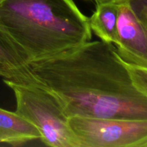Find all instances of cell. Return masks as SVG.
<instances>
[{
  "mask_svg": "<svg viewBox=\"0 0 147 147\" xmlns=\"http://www.w3.org/2000/svg\"><path fill=\"white\" fill-rule=\"evenodd\" d=\"M126 65L134 86L147 96V68L127 63H126Z\"/></svg>",
  "mask_w": 147,
  "mask_h": 147,
  "instance_id": "cell-9",
  "label": "cell"
},
{
  "mask_svg": "<svg viewBox=\"0 0 147 147\" xmlns=\"http://www.w3.org/2000/svg\"><path fill=\"white\" fill-rule=\"evenodd\" d=\"M144 147H147V142H146V144H145Z\"/></svg>",
  "mask_w": 147,
  "mask_h": 147,
  "instance_id": "cell-13",
  "label": "cell"
},
{
  "mask_svg": "<svg viewBox=\"0 0 147 147\" xmlns=\"http://www.w3.org/2000/svg\"><path fill=\"white\" fill-rule=\"evenodd\" d=\"M27 67L68 118L147 119V96L134 86L112 43L88 41Z\"/></svg>",
  "mask_w": 147,
  "mask_h": 147,
  "instance_id": "cell-1",
  "label": "cell"
},
{
  "mask_svg": "<svg viewBox=\"0 0 147 147\" xmlns=\"http://www.w3.org/2000/svg\"><path fill=\"white\" fill-rule=\"evenodd\" d=\"M119 4L120 0L96 2V9L88 18L91 32L102 41L116 42Z\"/></svg>",
  "mask_w": 147,
  "mask_h": 147,
  "instance_id": "cell-8",
  "label": "cell"
},
{
  "mask_svg": "<svg viewBox=\"0 0 147 147\" xmlns=\"http://www.w3.org/2000/svg\"><path fill=\"white\" fill-rule=\"evenodd\" d=\"M0 27L29 63L60 54L92 37L88 17L73 0H0Z\"/></svg>",
  "mask_w": 147,
  "mask_h": 147,
  "instance_id": "cell-2",
  "label": "cell"
},
{
  "mask_svg": "<svg viewBox=\"0 0 147 147\" xmlns=\"http://www.w3.org/2000/svg\"><path fill=\"white\" fill-rule=\"evenodd\" d=\"M138 18L147 27V0H126Z\"/></svg>",
  "mask_w": 147,
  "mask_h": 147,
  "instance_id": "cell-10",
  "label": "cell"
},
{
  "mask_svg": "<svg viewBox=\"0 0 147 147\" xmlns=\"http://www.w3.org/2000/svg\"><path fill=\"white\" fill-rule=\"evenodd\" d=\"M41 137L34 124L16 112L0 108V143L21 146Z\"/></svg>",
  "mask_w": 147,
  "mask_h": 147,
  "instance_id": "cell-7",
  "label": "cell"
},
{
  "mask_svg": "<svg viewBox=\"0 0 147 147\" xmlns=\"http://www.w3.org/2000/svg\"><path fill=\"white\" fill-rule=\"evenodd\" d=\"M4 82L14 93L15 112L37 128L45 145L80 147L69 124L68 116L54 93L37 83Z\"/></svg>",
  "mask_w": 147,
  "mask_h": 147,
  "instance_id": "cell-3",
  "label": "cell"
},
{
  "mask_svg": "<svg viewBox=\"0 0 147 147\" xmlns=\"http://www.w3.org/2000/svg\"><path fill=\"white\" fill-rule=\"evenodd\" d=\"M80 147H144L147 119L69 118Z\"/></svg>",
  "mask_w": 147,
  "mask_h": 147,
  "instance_id": "cell-4",
  "label": "cell"
},
{
  "mask_svg": "<svg viewBox=\"0 0 147 147\" xmlns=\"http://www.w3.org/2000/svg\"><path fill=\"white\" fill-rule=\"evenodd\" d=\"M28 60L0 27V76L17 83H34L28 70Z\"/></svg>",
  "mask_w": 147,
  "mask_h": 147,
  "instance_id": "cell-6",
  "label": "cell"
},
{
  "mask_svg": "<svg viewBox=\"0 0 147 147\" xmlns=\"http://www.w3.org/2000/svg\"><path fill=\"white\" fill-rule=\"evenodd\" d=\"M113 45L126 63L139 67L147 63V27L126 0H120L117 38Z\"/></svg>",
  "mask_w": 147,
  "mask_h": 147,
  "instance_id": "cell-5",
  "label": "cell"
},
{
  "mask_svg": "<svg viewBox=\"0 0 147 147\" xmlns=\"http://www.w3.org/2000/svg\"><path fill=\"white\" fill-rule=\"evenodd\" d=\"M96 2H100V1H114V0H93Z\"/></svg>",
  "mask_w": 147,
  "mask_h": 147,
  "instance_id": "cell-11",
  "label": "cell"
},
{
  "mask_svg": "<svg viewBox=\"0 0 147 147\" xmlns=\"http://www.w3.org/2000/svg\"><path fill=\"white\" fill-rule=\"evenodd\" d=\"M145 67V68H147V63L146 65H144L143 67Z\"/></svg>",
  "mask_w": 147,
  "mask_h": 147,
  "instance_id": "cell-12",
  "label": "cell"
}]
</instances>
